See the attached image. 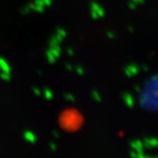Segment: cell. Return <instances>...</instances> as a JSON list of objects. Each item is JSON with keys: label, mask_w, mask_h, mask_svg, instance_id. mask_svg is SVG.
I'll return each mask as SVG.
<instances>
[{"label": "cell", "mask_w": 158, "mask_h": 158, "mask_svg": "<svg viewBox=\"0 0 158 158\" xmlns=\"http://www.w3.org/2000/svg\"><path fill=\"white\" fill-rule=\"evenodd\" d=\"M0 71H1V77L5 80H9L10 79V72H11V68L5 59L0 58Z\"/></svg>", "instance_id": "6da1fadb"}, {"label": "cell", "mask_w": 158, "mask_h": 158, "mask_svg": "<svg viewBox=\"0 0 158 158\" xmlns=\"http://www.w3.org/2000/svg\"><path fill=\"white\" fill-rule=\"evenodd\" d=\"M44 95H45L46 98L50 99L53 98V92L50 90H44Z\"/></svg>", "instance_id": "7a4b0ae2"}]
</instances>
